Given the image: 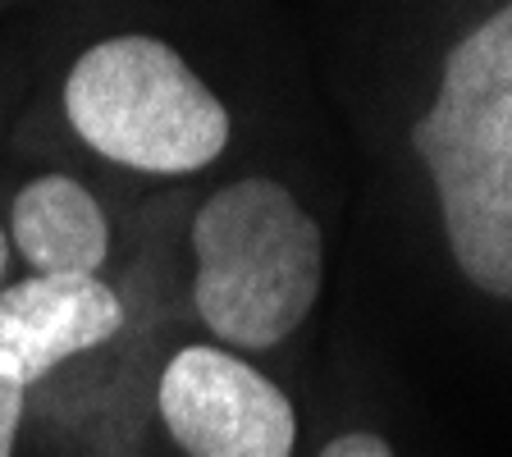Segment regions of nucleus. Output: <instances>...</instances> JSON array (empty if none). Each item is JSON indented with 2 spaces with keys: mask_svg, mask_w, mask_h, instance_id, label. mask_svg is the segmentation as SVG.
I'll use <instances>...</instances> for the list:
<instances>
[{
  "mask_svg": "<svg viewBox=\"0 0 512 457\" xmlns=\"http://www.w3.org/2000/svg\"><path fill=\"white\" fill-rule=\"evenodd\" d=\"M188 307L206 339L243 357L284 348L325 288V234L270 174L211 188L188 215Z\"/></svg>",
  "mask_w": 512,
  "mask_h": 457,
  "instance_id": "obj_1",
  "label": "nucleus"
},
{
  "mask_svg": "<svg viewBox=\"0 0 512 457\" xmlns=\"http://www.w3.org/2000/svg\"><path fill=\"white\" fill-rule=\"evenodd\" d=\"M407 142L467 284L512 302V0L444 55L439 92Z\"/></svg>",
  "mask_w": 512,
  "mask_h": 457,
  "instance_id": "obj_2",
  "label": "nucleus"
},
{
  "mask_svg": "<svg viewBox=\"0 0 512 457\" xmlns=\"http://www.w3.org/2000/svg\"><path fill=\"white\" fill-rule=\"evenodd\" d=\"M60 110L78 147L138 179L206 174L234 142V115L192 60L156 32H110L64 69Z\"/></svg>",
  "mask_w": 512,
  "mask_h": 457,
  "instance_id": "obj_3",
  "label": "nucleus"
},
{
  "mask_svg": "<svg viewBox=\"0 0 512 457\" xmlns=\"http://www.w3.org/2000/svg\"><path fill=\"white\" fill-rule=\"evenodd\" d=\"M151 416L179 457H293L298 407L252 357L188 339L156 366Z\"/></svg>",
  "mask_w": 512,
  "mask_h": 457,
  "instance_id": "obj_4",
  "label": "nucleus"
},
{
  "mask_svg": "<svg viewBox=\"0 0 512 457\" xmlns=\"http://www.w3.org/2000/svg\"><path fill=\"white\" fill-rule=\"evenodd\" d=\"M128 330V302L101 275H19L0 288V375L42 389Z\"/></svg>",
  "mask_w": 512,
  "mask_h": 457,
  "instance_id": "obj_5",
  "label": "nucleus"
},
{
  "mask_svg": "<svg viewBox=\"0 0 512 457\" xmlns=\"http://www.w3.org/2000/svg\"><path fill=\"white\" fill-rule=\"evenodd\" d=\"M14 261L23 275H101L115 256L106 202L69 170H37L5 202Z\"/></svg>",
  "mask_w": 512,
  "mask_h": 457,
  "instance_id": "obj_6",
  "label": "nucleus"
},
{
  "mask_svg": "<svg viewBox=\"0 0 512 457\" xmlns=\"http://www.w3.org/2000/svg\"><path fill=\"white\" fill-rule=\"evenodd\" d=\"M28 412H32V394L23 384H14L10 375H0V457H19Z\"/></svg>",
  "mask_w": 512,
  "mask_h": 457,
  "instance_id": "obj_7",
  "label": "nucleus"
},
{
  "mask_svg": "<svg viewBox=\"0 0 512 457\" xmlns=\"http://www.w3.org/2000/svg\"><path fill=\"white\" fill-rule=\"evenodd\" d=\"M316 457H398V453L375 430H348V435H334Z\"/></svg>",
  "mask_w": 512,
  "mask_h": 457,
  "instance_id": "obj_8",
  "label": "nucleus"
},
{
  "mask_svg": "<svg viewBox=\"0 0 512 457\" xmlns=\"http://www.w3.org/2000/svg\"><path fill=\"white\" fill-rule=\"evenodd\" d=\"M14 266H19V261H14V247H10V229H5V211H0V288L5 284H14Z\"/></svg>",
  "mask_w": 512,
  "mask_h": 457,
  "instance_id": "obj_9",
  "label": "nucleus"
},
{
  "mask_svg": "<svg viewBox=\"0 0 512 457\" xmlns=\"http://www.w3.org/2000/svg\"><path fill=\"white\" fill-rule=\"evenodd\" d=\"M0 5H5V0H0Z\"/></svg>",
  "mask_w": 512,
  "mask_h": 457,
  "instance_id": "obj_10",
  "label": "nucleus"
}]
</instances>
